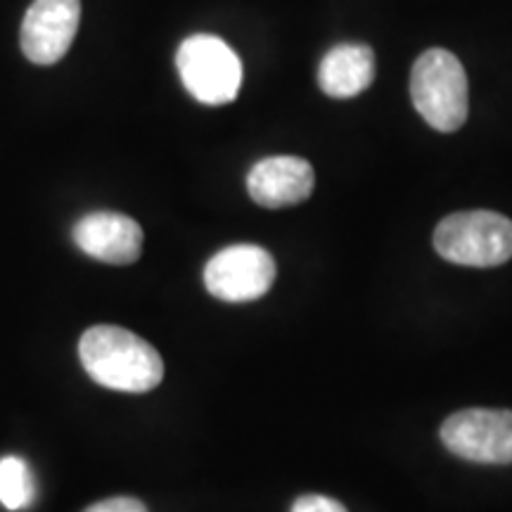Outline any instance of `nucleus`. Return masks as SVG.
<instances>
[{
	"label": "nucleus",
	"instance_id": "nucleus-5",
	"mask_svg": "<svg viewBox=\"0 0 512 512\" xmlns=\"http://www.w3.org/2000/svg\"><path fill=\"white\" fill-rule=\"evenodd\" d=\"M441 441L453 456L479 465H512V411L470 408L441 425Z\"/></svg>",
	"mask_w": 512,
	"mask_h": 512
},
{
	"label": "nucleus",
	"instance_id": "nucleus-2",
	"mask_svg": "<svg viewBox=\"0 0 512 512\" xmlns=\"http://www.w3.org/2000/svg\"><path fill=\"white\" fill-rule=\"evenodd\" d=\"M411 98L432 128L441 133L458 131L470 110L467 74L458 57L441 48L422 53L413 64Z\"/></svg>",
	"mask_w": 512,
	"mask_h": 512
},
{
	"label": "nucleus",
	"instance_id": "nucleus-6",
	"mask_svg": "<svg viewBox=\"0 0 512 512\" xmlns=\"http://www.w3.org/2000/svg\"><path fill=\"white\" fill-rule=\"evenodd\" d=\"M275 280V259L259 245L221 249L204 266V285L211 297L228 304L261 299Z\"/></svg>",
	"mask_w": 512,
	"mask_h": 512
},
{
	"label": "nucleus",
	"instance_id": "nucleus-11",
	"mask_svg": "<svg viewBox=\"0 0 512 512\" xmlns=\"http://www.w3.org/2000/svg\"><path fill=\"white\" fill-rule=\"evenodd\" d=\"M36 484L27 460L5 456L0 460V503L8 510H24L34 503Z\"/></svg>",
	"mask_w": 512,
	"mask_h": 512
},
{
	"label": "nucleus",
	"instance_id": "nucleus-3",
	"mask_svg": "<svg viewBox=\"0 0 512 512\" xmlns=\"http://www.w3.org/2000/svg\"><path fill=\"white\" fill-rule=\"evenodd\" d=\"M434 249L458 266H501L512 259V221L496 211H458L434 230Z\"/></svg>",
	"mask_w": 512,
	"mask_h": 512
},
{
	"label": "nucleus",
	"instance_id": "nucleus-10",
	"mask_svg": "<svg viewBox=\"0 0 512 512\" xmlns=\"http://www.w3.org/2000/svg\"><path fill=\"white\" fill-rule=\"evenodd\" d=\"M375 53L361 43H342L328 50L318 67V86L337 100L354 98L375 81Z\"/></svg>",
	"mask_w": 512,
	"mask_h": 512
},
{
	"label": "nucleus",
	"instance_id": "nucleus-7",
	"mask_svg": "<svg viewBox=\"0 0 512 512\" xmlns=\"http://www.w3.org/2000/svg\"><path fill=\"white\" fill-rule=\"evenodd\" d=\"M81 19V0H34L24 15L19 43L34 64L60 62L72 48Z\"/></svg>",
	"mask_w": 512,
	"mask_h": 512
},
{
	"label": "nucleus",
	"instance_id": "nucleus-4",
	"mask_svg": "<svg viewBox=\"0 0 512 512\" xmlns=\"http://www.w3.org/2000/svg\"><path fill=\"white\" fill-rule=\"evenodd\" d=\"M176 67L192 98L202 105H228L242 86V62L219 36L195 34L176 53Z\"/></svg>",
	"mask_w": 512,
	"mask_h": 512
},
{
	"label": "nucleus",
	"instance_id": "nucleus-8",
	"mask_svg": "<svg viewBox=\"0 0 512 512\" xmlns=\"http://www.w3.org/2000/svg\"><path fill=\"white\" fill-rule=\"evenodd\" d=\"M74 242L83 254L102 264L128 266L143 254V228L131 216L117 211H93L76 223Z\"/></svg>",
	"mask_w": 512,
	"mask_h": 512
},
{
	"label": "nucleus",
	"instance_id": "nucleus-1",
	"mask_svg": "<svg viewBox=\"0 0 512 512\" xmlns=\"http://www.w3.org/2000/svg\"><path fill=\"white\" fill-rule=\"evenodd\" d=\"M79 358L93 382L114 392H152L164 377L159 351L143 337L117 325H93L83 332Z\"/></svg>",
	"mask_w": 512,
	"mask_h": 512
},
{
	"label": "nucleus",
	"instance_id": "nucleus-13",
	"mask_svg": "<svg viewBox=\"0 0 512 512\" xmlns=\"http://www.w3.org/2000/svg\"><path fill=\"white\" fill-rule=\"evenodd\" d=\"M83 512H147V505L143 501H138V498L117 496V498H107V501L95 503Z\"/></svg>",
	"mask_w": 512,
	"mask_h": 512
},
{
	"label": "nucleus",
	"instance_id": "nucleus-9",
	"mask_svg": "<svg viewBox=\"0 0 512 512\" xmlns=\"http://www.w3.org/2000/svg\"><path fill=\"white\" fill-rule=\"evenodd\" d=\"M316 174L302 157H266L252 166L247 176L249 197L266 209H285L309 200Z\"/></svg>",
	"mask_w": 512,
	"mask_h": 512
},
{
	"label": "nucleus",
	"instance_id": "nucleus-12",
	"mask_svg": "<svg viewBox=\"0 0 512 512\" xmlns=\"http://www.w3.org/2000/svg\"><path fill=\"white\" fill-rule=\"evenodd\" d=\"M292 512H347V508L330 496L306 494L294 501Z\"/></svg>",
	"mask_w": 512,
	"mask_h": 512
}]
</instances>
